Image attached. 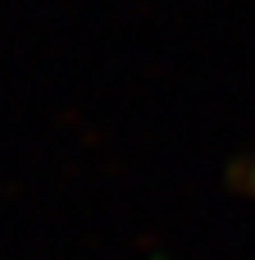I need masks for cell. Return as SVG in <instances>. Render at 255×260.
<instances>
[{
    "label": "cell",
    "mask_w": 255,
    "mask_h": 260,
    "mask_svg": "<svg viewBox=\"0 0 255 260\" xmlns=\"http://www.w3.org/2000/svg\"><path fill=\"white\" fill-rule=\"evenodd\" d=\"M246 187H251V197H255V165H246Z\"/></svg>",
    "instance_id": "obj_1"
}]
</instances>
